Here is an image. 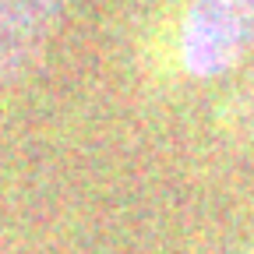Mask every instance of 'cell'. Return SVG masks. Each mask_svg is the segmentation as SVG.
Instances as JSON below:
<instances>
[{"label": "cell", "mask_w": 254, "mask_h": 254, "mask_svg": "<svg viewBox=\"0 0 254 254\" xmlns=\"http://www.w3.org/2000/svg\"><path fill=\"white\" fill-rule=\"evenodd\" d=\"M226 120L237 131H254V78L233 95V103L226 110Z\"/></svg>", "instance_id": "cell-3"}, {"label": "cell", "mask_w": 254, "mask_h": 254, "mask_svg": "<svg viewBox=\"0 0 254 254\" xmlns=\"http://www.w3.org/2000/svg\"><path fill=\"white\" fill-rule=\"evenodd\" d=\"M254 46V0H187L177 57L190 78H219Z\"/></svg>", "instance_id": "cell-1"}, {"label": "cell", "mask_w": 254, "mask_h": 254, "mask_svg": "<svg viewBox=\"0 0 254 254\" xmlns=\"http://www.w3.org/2000/svg\"><path fill=\"white\" fill-rule=\"evenodd\" d=\"M67 4L71 0H0V92L36 67Z\"/></svg>", "instance_id": "cell-2"}]
</instances>
